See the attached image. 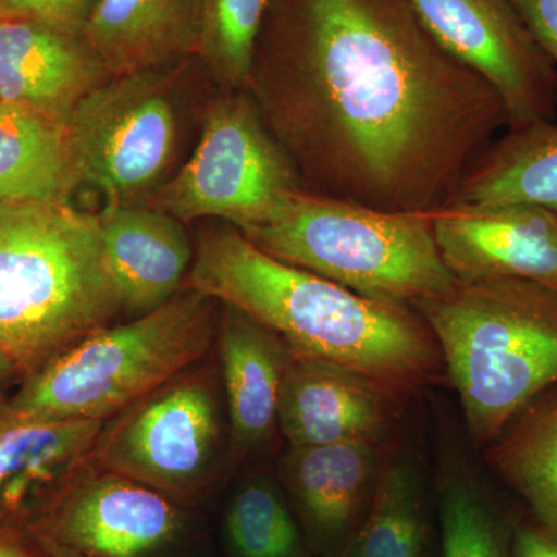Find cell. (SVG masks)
<instances>
[{
    "instance_id": "6da1fadb",
    "label": "cell",
    "mask_w": 557,
    "mask_h": 557,
    "mask_svg": "<svg viewBox=\"0 0 557 557\" xmlns=\"http://www.w3.org/2000/svg\"><path fill=\"white\" fill-rule=\"evenodd\" d=\"M248 90L304 189L380 211L445 208L509 124L408 0H273Z\"/></svg>"
},
{
    "instance_id": "7a4b0ae2",
    "label": "cell",
    "mask_w": 557,
    "mask_h": 557,
    "mask_svg": "<svg viewBox=\"0 0 557 557\" xmlns=\"http://www.w3.org/2000/svg\"><path fill=\"white\" fill-rule=\"evenodd\" d=\"M183 288L244 311L293 354L354 370L397 397L434 379L442 364L437 341L416 309L289 265L228 223L200 234Z\"/></svg>"
},
{
    "instance_id": "3957f363",
    "label": "cell",
    "mask_w": 557,
    "mask_h": 557,
    "mask_svg": "<svg viewBox=\"0 0 557 557\" xmlns=\"http://www.w3.org/2000/svg\"><path fill=\"white\" fill-rule=\"evenodd\" d=\"M121 311L98 214L70 201L0 205V350L24 376Z\"/></svg>"
},
{
    "instance_id": "277c9868",
    "label": "cell",
    "mask_w": 557,
    "mask_h": 557,
    "mask_svg": "<svg viewBox=\"0 0 557 557\" xmlns=\"http://www.w3.org/2000/svg\"><path fill=\"white\" fill-rule=\"evenodd\" d=\"M416 310L437 341L479 446L557 383V287L512 277L458 282Z\"/></svg>"
},
{
    "instance_id": "5b68a950",
    "label": "cell",
    "mask_w": 557,
    "mask_h": 557,
    "mask_svg": "<svg viewBox=\"0 0 557 557\" xmlns=\"http://www.w3.org/2000/svg\"><path fill=\"white\" fill-rule=\"evenodd\" d=\"M219 302L180 289L164 306L91 333L22 379L0 412L25 420L108 421L207 359Z\"/></svg>"
},
{
    "instance_id": "8992f818",
    "label": "cell",
    "mask_w": 557,
    "mask_h": 557,
    "mask_svg": "<svg viewBox=\"0 0 557 557\" xmlns=\"http://www.w3.org/2000/svg\"><path fill=\"white\" fill-rule=\"evenodd\" d=\"M242 234L273 258L381 302L416 309L458 284L440 255L431 214L380 211L300 189Z\"/></svg>"
},
{
    "instance_id": "52a82bcc",
    "label": "cell",
    "mask_w": 557,
    "mask_h": 557,
    "mask_svg": "<svg viewBox=\"0 0 557 557\" xmlns=\"http://www.w3.org/2000/svg\"><path fill=\"white\" fill-rule=\"evenodd\" d=\"M218 366L199 362L102 424L91 461L178 504L200 496L222 457Z\"/></svg>"
},
{
    "instance_id": "ba28073f",
    "label": "cell",
    "mask_w": 557,
    "mask_h": 557,
    "mask_svg": "<svg viewBox=\"0 0 557 557\" xmlns=\"http://www.w3.org/2000/svg\"><path fill=\"white\" fill-rule=\"evenodd\" d=\"M300 189L298 171L271 135L255 98L239 94L211 102L193 157L149 205L183 223L220 219L245 233Z\"/></svg>"
},
{
    "instance_id": "9c48e42d",
    "label": "cell",
    "mask_w": 557,
    "mask_h": 557,
    "mask_svg": "<svg viewBox=\"0 0 557 557\" xmlns=\"http://www.w3.org/2000/svg\"><path fill=\"white\" fill-rule=\"evenodd\" d=\"M67 134L76 188L94 186L106 205L141 203L177 150L170 76L160 69L113 75L76 104Z\"/></svg>"
},
{
    "instance_id": "30bf717a",
    "label": "cell",
    "mask_w": 557,
    "mask_h": 557,
    "mask_svg": "<svg viewBox=\"0 0 557 557\" xmlns=\"http://www.w3.org/2000/svg\"><path fill=\"white\" fill-rule=\"evenodd\" d=\"M182 504L116 472L86 465L30 530L47 552L78 557H163L185 533Z\"/></svg>"
},
{
    "instance_id": "8fae6325",
    "label": "cell",
    "mask_w": 557,
    "mask_h": 557,
    "mask_svg": "<svg viewBox=\"0 0 557 557\" xmlns=\"http://www.w3.org/2000/svg\"><path fill=\"white\" fill-rule=\"evenodd\" d=\"M449 54L500 95L508 129L553 121L557 75L509 0H408Z\"/></svg>"
},
{
    "instance_id": "7c38bea8",
    "label": "cell",
    "mask_w": 557,
    "mask_h": 557,
    "mask_svg": "<svg viewBox=\"0 0 557 557\" xmlns=\"http://www.w3.org/2000/svg\"><path fill=\"white\" fill-rule=\"evenodd\" d=\"M431 219L440 255L460 284L512 277L557 287V218L547 209L449 205Z\"/></svg>"
},
{
    "instance_id": "4fadbf2b",
    "label": "cell",
    "mask_w": 557,
    "mask_h": 557,
    "mask_svg": "<svg viewBox=\"0 0 557 557\" xmlns=\"http://www.w3.org/2000/svg\"><path fill=\"white\" fill-rule=\"evenodd\" d=\"M397 395L354 370L289 355L277 426L289 448L341 442L381 443Z\"/></svg>"
},
{
    "instance_id": "5bb4252c",
    "label": "cell",
    "mask_w": 557,
    "mask_h": 557,
    "mask_svg": "<svg viewBox=\"0 0 557 557\" xmlns=\"http://www.w3.org/2000/svg\"><path fill=\"white\" fill-rule=\"evenodd\" d=\"M112 73L83 36L22 17H0V101L67 123Z\"/></svg>"
},
{
    "instance_id": "9a60e30c",
    "label": "cell",
    "mask_w": 557,
    "mask_h": 557,
    "mask_svg": "<svg viewBox=\"0 0 557 557\" xmlns=\"http://www.w3.org/2000/svg\"><path fill=\"white\" fill-rule=\"evenodd\" d=\"M381 467L380 443L341 442L289 448L285 483L318 552L336 557L370 505Z\"/></svg>"
},
{
    "instance_id": "2e32d148",
    "label": "cell",
    "mask_w": 557,
    "mask_h": 557,
    "mask_svg": "<svg viewBox=\"0 0 557 557\" xmlns=\"http://www.w3.org/2000/svg\"><path fill=\"white\" fill-rule=\"evenodd\" d=\"M102 424L25 420L0 412V522L30 528L89 463Z\"/></svg>"
},
{
    "instance_id": "e0dca14e",
    "label": "cell",
    "mask_w": 557,
    "mask_h": 557,
    "mask_svg": "<svg viewBox=\"0 0 557 557\" xmlns=\"http://www.w3.org/2000/svg\"><path fill=\"white\" fill-rule=\"evenodd\" d=\"M98 218L123 311L143 317L183 289L194 260L183 222L141 203L104 205Z\"/></svg>"
},
{
    "instance_id": "ac0fdd59",
    "label": "cell",
    "mask_w": 557,
    "mask_h": 557,
    "mask_svg": "<svg viewBox=\"0 0 557 557\" xmlns=\"http://www.w3.org/2000/svg\"><path fill=\"white\" fill-rule=\"evenodd\" d=\"M220 306L214 347L231 446L247 456L262 448L278 429V401L292 350L244 311Z\"/></svg>"
},
{
    "instance_id": "d6986e66",
    "label": "cell",
    "mask_w": 557,
    "mask_h": 557,
    "mask_svg": "<svg viewBox=\"0 0 557 557\" xmlns=\"http://www.w3.org/2000/svg\"><path fill=\"white\" fill-rule=\"evenodd\" d=\"M201 0H98L84 39L112 75L161 69L196 53Z\"/></svg>"
},
{
    "instance_id": "ffe728a7",
    "label": "cell",
    "mask_w": 557,
    "mask_h": 557,
    "mask_svg": "<svg viewBox=\"0 0 557 557\" xmlns=\"http://www.w3.org/2000/svg\"><path fill=\"white\" fill-rule=\"evenodd\" d=\"M527 203L557 218V124L507 129L483 152L449 205Z\"/></svg>"
},
{
    "instance_id": "44dd1931",
    "label": "cell",
    "mask_w": 557,
    "mask_h": 557,
    "mask_svg": "<svg viewBox=\"0 0 557 557\" xmlns=\"http://www.w3.org/2000/svg\"><path fill=\"white\" fill-rule=\"evenodd\" d=\"M75 189L67 123L0 101V205L69 201Z\"/></svg>"
},
{
    "instance_id": "7402d4cb",
    "label": "cell",
    "mask_w": 557,
    "mask_h": 557,
    "mask_svg": "<svg viewBox=\"0 0 557 557\" xmlns=\"http://www.w3.org/2000/svg\"><path fill=\"white\" fill-rule=\"evenodd\" d=\"M485 449L525 515L557 534V383L531 399Z\"/></svg>"
},
{
    "instance_id": "603a6c76",
    "label": "cell",
    "mask_w": 557,
    "mask_h": 557,
    "mask_svg": "<svg viewBox=\"0 0 557 557\" xmlns=\"http://www.w3.org/2000/svg\"><path fill=\"white\" fill-rule=\"evenodd\" d=\"M336 557H431L423 490L409 458L381 467L368 512Z\"/></svg>"
},
{
    "instance_id": "cb8c5ba5",
    "label": "cell",
    "mask_w": 557,
    "mask_h": 557,
    "mask_svg": "<svg viewBox=\"0 0 557 557\" xmlns=\"http://www.w3.org/2000/svg\"><path fill=\"white\" fill-rule=\"evenodd\" d=\"M520 518L475 483L449 480L440 496V557H511Z\"/></svg>"
},
{
    "instance_id": "d4e9b609",
    "label": "cell",
    "mask_w": 557,
    "mask_h": 557,
    "mask_svg": "<svg viewBox=\"0 0 557 557\" xmlns=\"http://www.w3.org/2000/svg\"><path fill=\"white\" fill-rule=\"evenodd\" d=\"M225 530L234 557H306L295 516L267 475H252L237 487Z\"/></svg>"
},
{
    "instance_id": "484cf974",
    "label": "cell",
    "mask_w": 557,
    "mask_h": 557,
    "mask_svg": "<svg viewBox=\"0 0 557 557\" xmlns=\"http://www.w3.org/2000/svg\"><path fill=\"white\" fill-rule=\"evenodd\" d=\"M273 0H201L196 54L215 78L248 89L260 32Z\"/></svg>"
},
{
    "instance_id": "4316f807",
    "label": "cell",
    "mask_w": 557,
    "mask_h": 557,
    "mask_svg": "<svg viewBox=\"0 0 557 557\" xmlns=\"http://www.w3.org/2000/svg\"><path fill=\"white\" fill-rule=\"evenodd\" d=\"M98 0H0L5 17H22L49 25L73 36H83Z\"/></svg>"
},
{
    "instance_id": "83f0119b",
    "label": "cell",
    "mask_w": 557,
    "mask_h": 557,
    "mask_svg": "<svg viewBox=\"0 0 557 557\" xmlns=\"http://www.w3.org/2000/svg\"><path fill=\"white\" fill-rule=\"evenodd\" d=\"M557 75V0H509Z\"/></svg>"
},
{
    "instance_id": "f1b7e54d",
    "label": "cell",
    "mask_w": 557,
    "mask_h": 557,
    "mask_svg": "<svg viewBox=\"0 0 557 557\" xmlns=\"http://www.w3.org/2000/svg\"><path fill=\"white\" fill-rule=\"evenodd\" d=\"M511 557H557V534L523 515L516 527Z\"/></svg>"
},
{
    "instance_id": "f546056e",
    "label": "cell",
    "mask_w": 557,
    "mask_h": 557,
    "mask_svg": "<svg viewBox=\"0 0 557 557\" xmlns=\"http://www.w3.org/2000/svg\"><path fill=\"white\" fill-rule=\"evenodd\" d=\"M0 557H47V552L30 528L0 522Z\"/></svg>"
},
{
    "instance_id": "4dcf8cb0",
    "label": "cell",
    "mask_w": 557,
    "mask_h": 557,
    "mask_svg": "<svg viewBox=\"0 0 557 557\" xmlns=\"http://www.w3.org/2000/svg\"><path fill=\"white\" fill-rule=\"evenodd\" d=\"M16 379H24V372L5 351L0 350V387Z\"/></svg>"
},
{
    "instance_id": "1f68e13d",
    "label": "cell",
    "mask_w": 557,
    "mask_h": 557,
    "mask_svg": "<svg viewBox=\"0 0 557 557\" xmlns=\"http://www.w3.org/2000/svg\"><path fill=\"white\" fill-rule=\"evenodd\" d=\"M47 552V549H46ZM47 557H78L73 555H67V553H60V552H47Z\"/></svg>"
},
{
    "instance_id": "d6a6232c",
    "label": "cell",
    "mask_w": 557,
    "mask_h": 557,
    "mask_svg": "<svg viewBox=\"0 0 557 557\" xmlns=\"http://www.w3.org/2000/svg\"><path fill=\"white\" fill-rule=\"evenodd\" d=\"M0 17H5V16H3V14H2V13H0Z\"/></svg>"
}]
</instances>
